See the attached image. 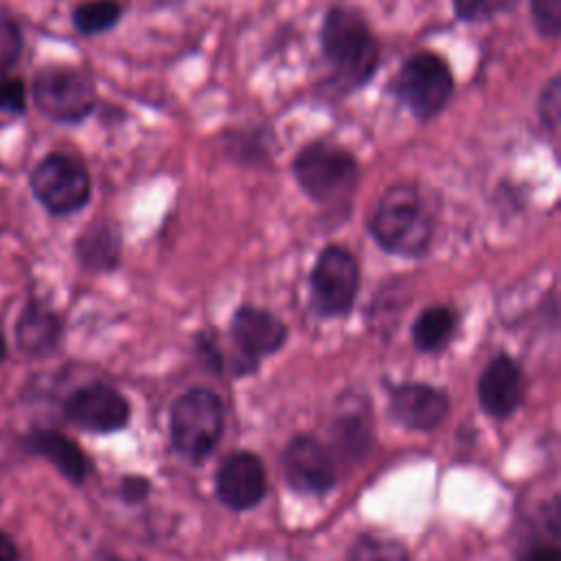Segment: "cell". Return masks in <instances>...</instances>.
Wrapping results in <instances>:
<instances>
[{"label":"cell","mask_w":561,"mask_h":561,"mask_svg":"<svg viewBox=\"0 0 561 561\" xmlns=\"http://www.w3.org/2000/svg\"><path fill=\"white\" fill-rule=\"evenodd\" d=\"M456 329V316L447 307H430L412 324V340L419 351L440 348Z\"/></svg>","instance_id":"ac0fdd59"},{"label":"cell","mask_w":561,"mask_h":561,"mask_svg":"<svg viewBox=\"0 0 561 561\" xmlns=\"http://www.w3.org/2000/svg\"><path fill=\"white\" fill-rule=\"evenodd\" d=\"M33 195L55 215L83 208L90 199V175L81 160L66 153H48L31 173Z\"/></svg>","instance_id":"52a82bcc"},{"label":"cell","mask_w":561,"mask_h":561,"mask_svg":"<svg viewBox=\"0 0 561 561\" xmlns=\"http://www.w3.org/2000/svg\"><path fill=\"white\" fill-rule=\"evenodd\" d=\"M37 110L57 123H79L96 105L90 75L75 66H46L33 79Z\"/></svg>","instance_id":"8992f818"},{"label":"cell","mask_w":561,"mask_h":561,"mask_svg":"<svg viewBox=\"0 0 561 561\" xmlns=\"http://www.w3.org/2000/svg\"><path fill=\"white\" fill-rule=\"evenodd\" d=\"M524 399L522 370L508 355H497L486 364L478 381V401L493 419L511 416Z\"/></svg>","instance_id":"4fadbf2b"},{"label":"cell","mask_w":561,"mask_h":561,"mask_svg":"<svg viewBox=\"0 0 561 561\" xmlns=\"http://www.w3.org/2000/svg\"><path fill=\"white\" fill-rule=\"evenodd\" d=\"M537 118L546 131L557 134L559 118H561V77L559 75H552L543 83L537 99Z\"/></svg>","instance_id":"7402d4cb"},{"label":"cell","mask_w":561,"mask_h":561,"mask_svg":"<svg viewBox=\"0 0 561 561\" xmlns=\"http://www.w3.org/2000/svg\"><path fill=\"white\" fill-rule=\"evenodd\" d=\"M173 447L188 460L202 462L217 445L224 430V405L210 388L184 392L171 408Z\"/></svg>","instance_id":"5b68a950"},{"label":"cell","mask_w":561,"mask_h":561,"mask_svg":"<svg viewBox=\"0 0 561 561\" xmlns=\"http://www.w3.org/2000/svg\"><path fill=\"white\" fill-rule=\"evenodd\" d=\"M519 561H561V550L554 543H533Z\"/></svg>","instance_id":"83f0119b"},{"label":"cell","mask_w":561,"mask_h":561,"mask_svg":"<svg viewBox=\"0 0 561 561\" xmlns=\"http://www.w3.org/2000/svg\"><path fill=\"white\" fill-rule=\"evenodd\" d=\"M311 307L320 316L346 313L359 289V265L342 245H327L311 270Z\"/></svg>","instance_id":"ba28073f"},{"label":"cell","mask_w":561,"mask_h":561,"mask_svg":"<svg viewBox=\"0 0 561 561\" xmlns=\"http://www.w3.org/2000/svg\"><path fill=\"white\" fill-rule=\"evenodd\" d=\"M70 423L85 432L110 434L123 430L129 421L127 399L105 383H90L75 390L64 405Z\"/></svg>","instance_id":"8fae6325"},{"label":"cell","mask_w":561,"mask_h":561,"mask_svg":"<svg viewBox=\"0 0 561 561\" xmlns=\"http://www.w3.org/2000/svg\"><path fill=\"white\" fill-rule=\"evenodd\" d=\"M28 449L48 458L70 482L81 484L88 476L85 454L64 434L55 430H37L28 436Z\"/></svg>","instance_id":"9a60e30c"},{"label":"cell","mask_w":561,"mask_h":561,"mask_svg":"<svg viewBox=\"0 0 561 561\" xmlns=\"http://www.w3.org/2000/svg\"><path fill=\"white\" fill-rule=\"evenodd\" d=\"M215 489L228 508L248 511L265 497V467L254 454L234 451L219 465Z\"/></svg>","instance_id":"7c38bea8"},{"label":"cell","mask_w":561,"mask_h":561,"mask_svg":"<svg viewBox=\"0 0 561 561\" xmlns=\"http://www.w3.org/2000/svg\"><path fill=\"white\" fill-rule=\"evenodd\" d=\"M447 414V397L427 383H401L390 394V416L410 430L430 432Z\"/></svg>","instance_id":"5bb4252c"},{"label":"cell","mask_w":561,"mask_h":561,"mask_svg":"<svg viewBox=\"0 0 561 561\" xmlns=\"http://www.w3.org/2000/svg\"><path fill=\"white\" fill-rule=\"evenodd\" d=\"M59 333H61V324L57 316L37 302H31L24 307L15 327L18 346L26 355L50 353L59 340Z\"/></svg>","instance_id":"2e32d148"},{"label":"cell","mask_w":561,"mask_h":561,"mask_svg":"<svg viewBox=\"0 0 561 561\" xmlns=\"http://www.w3.org/2000/svg\"><path fill=\"white\" fill-rule=\"evenodd\" d=\"M368 232L377 245L397 256H423L432 243L434 221L414 184L397 182L383 191L373 215Z\"/></svg>","instance_id":"7a4b0ae2"},{"label":"cell","mask_w":561,"mask_h":561,"mask_svg":"<svg viewBox=\"0 0 561 561\" xmlns=\"http://www.w3.org/2000/svg\"><path fill=\"white\" fill-rule=\"evenodd\" d=\"M340 427H342L340 434H342L344 449H351V451L359 449L362 451L364 445H366V427H364V423L359 419H355V416H346Z\"/></svg>","instance_id":"d4e9b609"},{"label":"cell","mask_w":561,"mask_h":561,"mask_svg":"<svg viewBox=\"0 0 561 561\" xmlns=\"http://www.w3.org/2000/svg\"><path fill=\"white\" fill-rule=\"evenodd\" d=\"M386 90L414 116V121L430 123L451 101L456 81L449 64L440 55L419 50L399 66Z\"/></svg>","instance_id":"277c9868"},{"label":"cell","mask_w":561,"mask_h":561,"mask_svg":"<svg viewBox=\"0 0 561 561\" xmlns=\"http://www.w3.org/2000/svg\"><path fill=\"white\" fill-rule=\"evenodd\" d=\"M287 484L305 495H322L335 482V465L329 449L309 434L294 436L280 456Z\"/></svg>","instance_id":"9c48e42d"},{"label":"cell","mask_w":561,"mask_h":561,"mask_svg":"<svg viewBox=\"0 0 561 561\" xmlns=\"http://www.w3.org/2000/svg\"><path fill=\"white\" fill-rule=\"evenodd\" d=\"M530 22L539 37L557 39L561 33V0H530Z\"/></svg>","instance_id":"603a6c76"},{"label":"cell","mask_w":561,"mask_h":561,"mask_svg":"<svg viewBox=\"0 0 561 561\" xmlns=\"http://www.w3.org/2000/svg\"><path fill=\"white\" fill-rule=\"evenodd\" d=\"M103 561H125V559H116V557H110V559H103Z\"/></svg>","instance_id":"4dcf8cb0"},{"label":"cell","mask_w":561,"mask_h":561,"mask_svg":"<svg viewBox=\"0 0 561 561\" xmlns=\"http://www.w3.org/2000/svg\"><path fill=\"white\" fill-rule=\"evenodd\" d=\"M121 4L116 0H90L81 2L72 11V24L83 35H99L114 28L121 20Z\"/></svg>","instance_id":"d6986e66"},{"label":"cell","mask_w":561,"mask_h":561,"mask_svg":"<svg viewBox=\"0 0 561 561\" xmlns=\"http://www.w3.org/2000/svg\"><path fill=\"white\" fill-rule=\"evenodd\" d=\"M149 491H151L149 480H145V478H140V476H129V478H125L123 484H121V495H123V500H125V502H131V504H134V502H142Z\"/></svg>","instance_id":"4316f807"},{"label":"cell","mask_w":561,"mask_h":561,"mask_svg":"<svg viewBox=\"0 0 561 561\" xmlns=\"http://www.w3.org/2000/svg\"><path fill=\"white\" fill-rule=\"evenodd\" d=\"M348 561H410V559L405 548L399 541L375 537V535H362L353 543L348 552Z\"/></svg>","instance_id":"ffe728a7"},{"label":"cell","mask_w":561,"mask_h":561,"mask_svg":"<svg viewBox=\"0 0 561 561\" xmlns=\"http://www.w3.org/2000/svg\"><path fill=\"white\" fill-rule=\"evenodd\" d=\"M320 50L329 68V90L337 96L368 85L379 68V42L355 7L333 4L324 13Z\"/></svg>","instance_id":"6da1fadb"},{"label":"cell","mask_w":561,"mask_h":561,"mask_svg":"<svg viewBox=\"0 0 561 561\" xmlns=\"http://www.w3.org/2000/svg\"><path fill=\"white\" fill-rule=\"evenodd\" d=\"M0 561H18V548L9 535L0 530Z\"/></svg>","instance_id":"f1b7e54d"},{"label":"cell","mask_w":561,"mask_h":561,"mask_svg":"<svg viewBox=\"0 0 561 561\" xmlns=\"http://www.w3.org/2000/svg\"><path fill=\"white\" fill-rule=\"evenodd\" d=\"M4 355H7V344H4V337L0 335V362L4 359Z\"/></svg>","instance_id":"f546056e"},{"label":"cell","mask_w":561,"mask_h":561,"mask_svg":"<svg viewBox=\"0 0 561 561\" xmlns=\"http://www.w3.org/2000/svg\"><path fill=\"white\" fill-rule=\"evenodd\" d=\"M239 375L256 368L259 359L276 353L287 340V327L274 313L259 307H241L232 318Z\"/></svg>","instance_id":"30bf717a"},{"label":"cell","mask_w":561,"mask_h":561,"mask_svg":"<svg viewBox=\"0 0 561 561\" xmlns=\"http://www.w3.org/2000/svg\"><path fill=\"white\" fill-rule=\"evenodd\" d=\"M0 110L22 112L24 110V83L9 75L7 66L0 64Z\"/></svg>","instance_id":"cb8c5ba5"},{"label":"cell","mask_w":561,"mask_h":561,"mask_svg":"<svg viewBox=\"0 0 561 561\" xmlns=\"http://www.w3.org/2000/svg\"><path fill=\"white\" fill-rule=\"evenodd\" d=\"M517 0H451L454 15L460 22H486L511 9Z\"/></svg>","instance_id":"44dd1931"},{"label":"cell","mask_w":561,"mask_h":561,"mask_svg":"<svg viewBox=\"0 0 561 561\" xmlns=\"http://www.w3.org/2000/svg\"><path fill=\"white\" fill-rule=\"evenodd\" d=\"M291 173L302 193L324 206L346 202L359 182L357 158L346 147L327 138L307 142L294 156Z\"/></svg>","instance_id":"3957f363"},{"label":"cell","mask_w":561,"mask_h":561,"mask_svg":"<svg viewBox=\"0 0 561 561\" xmlns=\"http://www.w3.org/2000/svg\"><path fill=\"white\" fill-rule=\"evenodd\" d=\"M118 252H121L118 232L107 224L92 226L77 241V254L81 263L90 270H112L118 263Z\"/></svg>","instance_id":"e0dca14e"},{"label":"cell","mask_w":561,"mask_h":561,"mask_svg":"<svg viewBox=\"0 0 561 561\" xmlns=\"http://www.w3.org/2000/svg\"><path fill=\"white\" fill-rule=\"evenodd\" d=\"M0 42H2V66H9L20 50V33L11 20H2L0 24Z\"/></svg>","instance_id":"484cf974"}]
</instances>
